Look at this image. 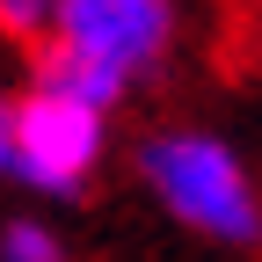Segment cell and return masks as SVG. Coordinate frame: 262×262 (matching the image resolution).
Instances as JSON below:
<instances>
[{
	"mask_svg": "<svg viewBox=\"0 0 262 262\" xmlns=\"http://www.w3.org/2000/svg\"><path fill=\"white\" fill-rule=\"evenodd\" d=\"M0 29H8V37L44 44V29H51V0H0Z\"/></svg>",
	"mask_w": 262,
	"mask_h": 262,
	"instance_id": "5b68a950",
	"label": "cell"
},
{
	"mask_svg": "<svg viewBox=\"0 0 262 262\" xmlns=\"http://www.w3.org/2000/svg\"><path fill=\"white\" fill-rule=\"evenodd\" d=\"M175 0H51V29L29 58V88H58L73 102L117 117V102L175 51Z\"/></svg>",
	"mask_w": 262,
	"mask_h": 262,
	"instance_id": "6da1fadb",
	"label": "cell"
},
{
	"mask_svg": "<svg viewBox=\"0 0 262 262\" xmlns=\"http://www.w3.org/2000/svg\"><path fill=\"white\" fill-rule=\"evenodd\" d=\"M8 146H15V95L0 88V175H8Z\"/></svg>",
	"mask_w": 262,
	"mask_h": 262,
	"instance_id": "8992f818",
	"label": "cell"
},
{
	"mask_svg": "<svg viewBox=\"0 0 262 262\" xmlns=\"http://www.w3.org/2000/svg\"><path fill=\"white\" fill-rule=\"evenodd\" d=\"M0 262H73V248L44 211H8L0 219Z\"/></svg>",
	"mask_w": 262,
	"mask_h": 262,
	"instance_id": "277c9868",
	"label": "cell"
},
{
	"mask_svg": "<svg viewBox=\"0 0 262 262\" xmlns=\"http://www.w3.org/2000/svg\"><path fill=\"white\" fill-rule=\"evenodd\" d=\"M146 196L168 211L182 233L211 248H262V182L248 153L211 124H153L131 146Z\"/></svg>",
	"mask_w": 262,
	"mask_h": 262,
	"instance_id": "7a4b0ae2",
	"label": "cell"
},
{
	"mask_svg": "<svg viewBox=\"0 0 262 262\" xmlns=\"http://www.w3.org/2000/svg\"><path fill=\"white\" fill-rule=\"evenodd\" d=\"M110 160V117L73 102L58 88H22L15 95V146H8V175L29 196L73 204Z\"/></svg>",
	"mask_w": 262,
	"mask_h": 262,
	"instance_id": "3957f363",
	"label": "cell"
}]
</instances>
